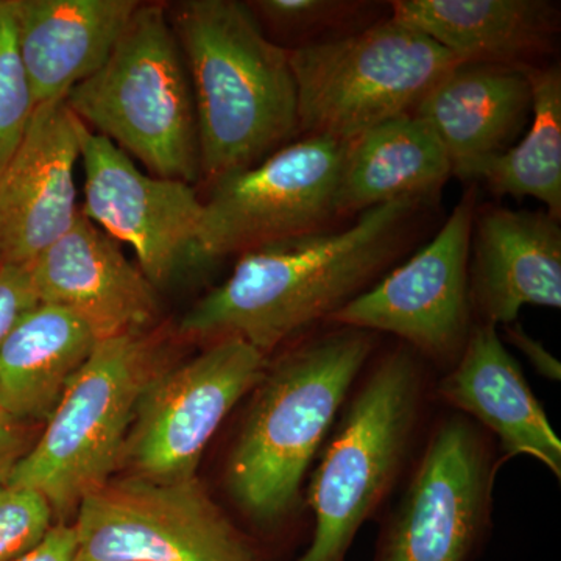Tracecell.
Here are the masks:
<instances>
[{"mask_svg": "<svg viewBox=\"0 0 561 561\" xmlns=\"http://www.w3.org/2000/svg\"><path fill=\"white\" fill-rule=\"evenodd\" d=\"M432 201H398L357 214L339 230L264 243L183 317L186 341H241L271 356L370 289L409 249Z\"/></svg>", "mask_w": 561, "mask_h": 561, "instance_id": "6da1fadb", "label": "cell"}, {"mask_svg": "<svg viewBox=\"0 0 561 561\" xmlns=\"http://www.w3.org/2000/svg\"><path fill=\"white\" fill-rule=\"evenodd\" d=\"M375 353L373 332L334 327L268 360L224 471L232 504L264 537L297 522L306 474Z\"/></svg>", "mask_w": 561, "mask_h": 561, "instance_id": "7a4b0ae2", "label": "cell"}, {"mask_svg": "<svg viewBox=\"0 0 561 561\" xmlns=\"http://www.w3.org/2000/svg\"><path fill=\"white\" fill-rule=\"evenodd\" d=\"M168 14L194 91L201 179L216 183L291 142L300 121L289 49L247 2L184 0Z\"/></svg>", "mask_w": 561, "mask_h": 561, "instance_id": "3957f363", "label": "cell"}, {"mask_svg": "<svg viewBox=\"0 0 561 561\" xmlns=\"http://www.w3.org/2000/svg\"><path fill=\"white\" fill-rule=\"evenodd\" d=\"M430 383L426 362L398 345L371 357L343 404L305 491L309 548L295 561H345L413 456Z\"/></svg>", "mask_w": 561, "mask_h": 561, "instance_id": "277c9868", "label": "cell"}, {"mask_svg": "<svg viewBox=\"0 0 561 561\" xmlns=\"http://www.w3.org/2000/svg\"><path fill=\"white\" fill-rule=\"evenodd\" d=\"M73 116L161 179H201L197 110L168 9L140 3L108 60L66 95Z\"/></svg>", "mask_w": 561, "mask_h": 561, "instance_id": "5b68a950", "label": "cell"}, {"mask_svg": "<svg viewBox=\"0 0 561 561\" xmlns=\"http://www.w3.org/2000/svg\"><path fill=\"white\" fill-rule=\"evenodd\" d=\"M168 365L153 330L99 342L7 482L38 491L55 523H70L81 502L116 476L140 394Z\"/></svg>", "mask_w": 561, "mask_h": 561, "instance_id": "8992f818", "label": "cell"}, {"mask_svg": "<svg viewBox=\"0 0 561 561\" xmlns=\"http://www.w3.org/2000/svg\"><path fill=\"white\" fill-rule=\"evenodd\" d=\"M305 136L351 140L413 114L459 60L393 18L289 49Z\"/></svg>", "mask_w": 561, "mask_h": 561, "instance_id": "52a82bcc", "label": "cell"}, {"mask_svg": "<svg viewBox=\"0 0 561 561\" xmlns=\"http://www.w3.org/2000/svg\"><path fill=\"white\" fill-rule=\"evenodd\" d=\"M83 561H268L198 478H111L73 518Z\"/></svg>", "mask_w": 561, "mask_h": 561, "instance_id": "ba28073f", "label": "cell"}, {"mask_svg": "<svg viewBox=\"0 0 561 561\" xmlns=\"http://www.w3.org/2000/svg\"><path fill=\"white\" fill-rule=\"evenodd\" d=\"M490 435L454 412L435 424L383 519L373 561H474L491 529L501 465Z\"/></svg>", "mask_w": 561, "mask_h": 561, "instance_id": "9c48e42d", "label": "cell"}, {"mask_svg": "<svg viewBox=\"0 0 561 561\" xmlns=\"http://www.w3.org/2000/svg\"><path fill=\"white\" fill-rule=\"evenodd\" d=\"M346 153L348 140L305 136L210 184L201 231L210 264L331 228L342 217Z\"/></svg>", "mask_w": 561, "mask_h": 561, "instance_id": "30bf717a", "label": "cell"}, {"mask_svg": "<svg viewBox=\"0 0 561 561\" xmlns=\"http://www.w3.org/2000/svg\"><path fill=\"white\" fill-rule=\"evenodd\" d=\"M268 360L230 337L168 365L140 394L117 471L154 482L197 478L210 438L261 381Z\"/></svg>", "mask_w": 561, "mask_h": 561, "instance_id": "8fae6325", "label": "cell"}, {"mask_svg": "<svg viewBox=\"0 0 561 561\" xmlns=\"http://www.w3.org/2000/svg\"><path fill=\"white\" fill-rule=\"evenodd\" d=\"M476 198L474 190L465 192L427 245L343 306L330 324L387 332L426 364L448 371L474 327L468 262Z\"/></svg>", "mask_w": 561, "mask_h": 561, "instance_id": "7c38bea8", "label": "cell"}, {"mask_svg": "<svg viewBox=\"0 0 561 561\" xmlns=\"http://www.w3.org/2000/svg\"><path fill=\"white\" fill-rule=\"evenodd\" d=\"M80 162L81 214L130 245L157 289L210 265L201 241L203 202L192 184L140 172L125 151L81 121Z\"/></svg>", "mask_w": 561, "mask_h": 561, "instance_id": "4fadbf2b", "label": "cell"}, {"mask_svg": "<svg viewBox=\"0 0 561 561\" xmlns=\"http://www.w3.org/2000/svg\"><path fill=\"white\" fill-rule=\"evenodd\" d=\"M80 119L66 101L36 106L0 171V265L27 267L80 216Z\"/></svg>", "mask_w": 561, "mask_h": 561, "instance_id": "5bb4252c", "label": "cell"}, {"mask_svg": "<svg viewBox=\"0 0 561 561\" xmlns=\"http://www.w3.org/2000/svg\"><path fill=\"white\" fill-rule=\"evenodd\" d=\"M27 271L39 302L76 313L99 341L151 331L157 324V287L108 232L81 213Z\"/></svg>", "mask_w": 561, "mask_h": 561, "instance_id": "9a60e30c", "label": "cell"}, {"mask_svg": "<svg viewBox=\"0 0 561 561\" xmlns=\"http://www.w3.org/2000/svg\"><path fill=\"white\" fill-rule=\"evenodd\" d=\"M468 289L474 323L508 327L524 306L560 309V220L546 210L478 206Z\"/></svg>", "mask_w": 561, "mask_h": 561, "instance_id": "2e32d148", "label": "cell"}, {"mask_svg": "<svg viewBox=\"0 0 561 561\" xmlns=\"http://www.w3.org/2000/svg\"><path fill=\"white\" fill-rule=\"evenodd\" d=\"M435 394L500 442L502 457L526 456L561 479V442L493 324L474 323L459 360Z\"/></svg>", "mask_w": 561, "mask_h": 561, "instance_id": "e0dca14e", "label": "cell"}, {"mask_svg": "<svg viewBox=\"0 0 561 561\" xmlns=\"http://www.w3.org/2000/svg\"><path fill=\"white\" fill-rule=\"evenodd\" d=\"M527 68L459 62L421 99L413 114L437 135L453 175L470 180L522 131L531 114Z\"/></svg>", "mask_w": 561, "mask_h": 561, "instance_id": "ac0fdd59", "label": "cell"}, {"mask_svg": "<svg viewBox=\"0 0 561 561\" xmlns=\"http://www.w3.org/2000/svg\"><path fill=\"white\" fill-rule=\"evenodd\" d=\"M138 0H16L18 43L36 106L65 101L108 60Z\"/></svg>", "mask_w": 561, "mask_h": 561, "instance_id": "d6986e66", "label": "cell"}, {"mask_svg": "<svg viewBox=\"0 0 561 561\" xmlns=\"http://www.w3.org/2000/svg\"><path fill=\"white\" fill-rule=\"evenodd\" d=\"M391 18L460 62L535 66L556 47L559 9L546 0H394Z\"/></svg>", "mask_w": 561, "mask_h": 561, "instance_id": "ffe728a7", "label": "cell"}, {"mask_svg": "<svg viewBox=\"0 0 561 561\" xmlns=\"http://www.w3.org/2000/svg\"><path fill=\"white\" fill-rule=\"evenodd\" d=\"M99 342L76 313L38 302L0 351V409L24 423H46Z\"/></svg>", "mask_w": 561, "mask_h": 561, "instance_id": "44dd1931", "label": "cell"}, {"mask_svg": "<svg viewBox=\"0 0 561 561\" xmlns=\"http://www.w3.org/2000/svg\"><path fill=\"white\" fill-rule=\"evenodd\" d=\"M453 176L437 135L405 114L348 140L343 169L342 217L398 201H432Z\"/></svg>", "mask_w": 561, "mask_h": 561, "instance_id": "7402d4cb", "label": "cell"}, {"mask_svg": "<svg viewBox=\"0 0 561 561\" xmlns=\"http://www.w3.org/2000/svg\"><path fill=\"white\" fill-rule=\"evenodd\" d=\"M530 130L516 146L483 161L470 180L494 195L535 198L546 213L561 217V72L559 66H529Z\"/></svg>", "mask_w": 561, "mask_h": 561, "instance_id": "603a6c76", "label": "cell"}, {"mask_svg": "<svg viewBox=\"0 0 561 561\" xmlns=\"http://www.w3.org/2000/svg\"><path fill=\"white\" fill-rule=\"evenodd\" d=\"M35 110L18 43L16 0H0V171L24 138Z\"/></svg>", "mask_w": 561, "mask_h": 561, "instance_id": "cb8c5ba5", "label": "cell"}, {"mask_svg": "<svg viewBox=\"0 0 561 561\" xmlns=\"http://www.w3.org/2000/svg\"><path fill=\"white\" fill-rule=\"evenodd\" d=\"M247 5L262 28L298 41L295 47L316 43L324 33L351 32L373 9V3L348 0H256Z\"/></svg>", "mask_w": 561, "mask_h": 561, "instance_id": "d4e9b609", "label": "cell"}, {"mask_svg": "<svg viewBox=\"0 0 561 561\" xmlns=\"http://www.w3.org/2000/svg\"><path fill=\"white\" fill-rule=\"evenodd\" d=\"M54 524V512L43 494L0 479V561L21 559Z\"/></svg>", "mask_w": 561, "mask_h": 561, "instance_id": "484cf974", "label": "cell"}, {"mask_svg": "<svg viewBox=\"0 0 561 561\" xmlns=\"http://www.w3.org/2000/svg\"><path fill=\"white\" fill-rule=\"evenodd\" d=\"M38 302L27 267L0 265V351L18 321Z\"/></svg>", "mask_w": 561, "mask_h": 561, "instance_id": "4316f807", "label": "cell"}, {"mask_svg": "<svg viewBox=\"0 0 561 561\" xmlns=\"http://www.w3.org/2000/svg\"><path fill=\"white\" fill-rule=\"evenodd\" d=\"M14 561H83L72 523H55L32 549Z\"/></svg>", "mask_w": 561, "mask_h": 561, "instance_id": "83f0119b", "label": "cell"}, {"mask_svg": "<svg viewBox=\"0 0 561 561\" xmlns=\"http://www.w3.org/2000/svg\"><path fill=\"white\" fill-rule=\"evenodd\" d=\"M32 424L0 409V479L7 481L14 465L32 448Z\"/></svg>", "mask_w": 561, "mask_h": 561, "instance_id": "f1b7e54d", "label": "cell"}, {"mask_svg": "<svg viewBox=\"0 0 561 561\" xmlns=\"http://www.w3.org/2000/svg\"><path fill=\"white\" fill-rule=\"evenodd\" d=\"M505 331H507L508 342L522 351L537 373H540L545 378L551 379V381H560V362L546 350V346L540 341L527 334L522 324L516 323V321L505 327Z\"/></svg>", "mask_w": 561, "mask_h": 561, "instance_id": "f546056e", "label": "cell"}]
</instances>
